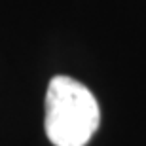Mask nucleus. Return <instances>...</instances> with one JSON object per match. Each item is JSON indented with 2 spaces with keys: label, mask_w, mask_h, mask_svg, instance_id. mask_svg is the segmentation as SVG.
Returning a JSON list of instances; mask_svg holds the SVG:
<instances>
[{
  "label": "nucleus",
  "mask_w": 146,
  "mask_h": 146,
  "mask_svg": "<svg viewBox=\"0 0 146 146\" xmlns=\"http://www.w3.org/2000/svg\"><path fill=\"white\" fill-rule=\"evenodd\" d=\"M95 95L70 76H53L46 93V135L55 146H86L99 129Z\"/></svg>",
  "instance_id": "obj_1"
}]
</instances>
